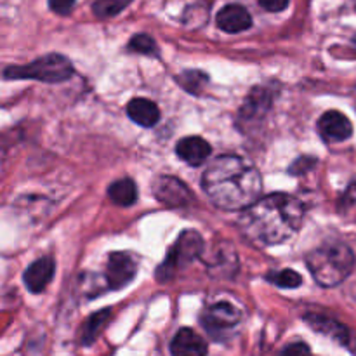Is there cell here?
Returning a JSON list of instances; mask_svg holds the SVG:
<instances>
[{
    "label": "cell",
    "instance_id": "cell-1",
    "mask_svg": "<svg viewBox=\"0 0 356 356\" xmlns=\"http://www.w3.org/2000/svg\"><path fill=\"white\" fill-rule=\"evenodd\" d=\"M205 193L225 211L249 209L261 198L263 181L256 167L238 155H222L207 167L202 179Z\"/></svg>",
    "mask_w": 356,
    "mask_h": 356
},
{
    "label": "cell",
    "instance_id": "cell-2",
    "mask_svg": "<svg viewBox=\"0 0 356 356\" xmlns=\"http://www.w3.org/2000/svg\"><path fill=\"white\" fill-rule=\"evenodd\" d=\"M305 207L296 197L275 193L259 198L240 218L243 235L264 245H280L302 226Z\"/></svg>",
    "mask_w": 356,
    "mask_h": 356
},
{
    "label": "cell",
    "instance_id": "cell-3",
    "mask_svg": "<svg viewBox=\"0 0 356 356\" xmlns=\"http://www.w3.org/2000/svg\"><path fill=\"white\" fill-rule=\"evenodd\" d=\"M306 264L316 284L322 287H336L353 271L355 254L346 243H325L308 254Z\"/></svg>",
    "mask_w": 356,
    "mask_h": 356
},
{
    "label": "cell",
    "instance_id": "cell-4",
    "mask_svg": "<svg viewBox=\"0 0 356 356\" xmlns=\"http://www.w3.org/2000/svg\"><path fill=\"white\" fill-rule=\"evenodd\" d=\"M73 75V65L68 58L61 54H45L35 59L30 65L9 66L3 72L6 79L38 80L45 83H59Z\"/></svg>",
    "mask_w": 356,
    "mask_h": 356
},
{
    "label": "cell",
    "instance_id": "cell-5",
    "mask_svg": "<svg viewBox=\"0 0 356 356\" xmlns=\"http://www.w3.org/2000/svg\"><path fill=\"white\" fill-rule=\"evenodd\" d=\"M202 252H204V240H202V236L197 232H193V229L183 232L172 245V249L169 250V254H167L165 261L156 270V280H172L177 271L183 270L184 266H188L197 257H200Z\"/></svg>",
    "mask_w": 356,
    "mask_h": 356
},
{
    "label": "cell",
    "instance_id": "cell-6",
    "mask_svg": "<svg viewBox=\"0 0 356 356\" xmlns=\"http://www.w3.org/2000/svg\"><path fill=\"white\" fill-rule=\"evenodd\" d=\"M240 320H242V312L232 302H218L205 309V313L202 315V323L212 336L233 329L235 325H238Z\"/></svg>",
    "mask_w": 356,
    "mask_h": 356
},
{
    "label": "cell",
    "instance_id": "cell-7",
    "mask_svg": "<svg viewBox=\"0 0 356 356\" xmlns=\"http://www.w3.org/2000/svg\"><path fill=\"white\" fill-rule=\"evenodd\" d=\"M153 191L155 197L170 209L186 207L191 202V191L188 190L186 184L172 176L159 177L153 184Z\"/></svg>",
    "mask_w": 356,
    "mask_h": 356
},
{
    "label": "cell",
    "instance_id": "cell-8",
    "mask_svg": "<svg viewBox=\"0 0 356 356\" xmlns=\"http://www.w3.org/2000/svg\"><path fill=\"white\" fill-rule=\"evenodd\" d=\"M106 282L110 291L124 289L136 277V261L127 252H113L108 256Z\"/></svg>",
    "mask_w": 356,
    "mask_h": 356
},
{
    "label": "cell",
    "instance_id": "cell-9",
    "mask_svg": "<svg viewBox=\"0 0 356 356\" xmlns=\"http://www.w3.org/2000/svg\"><path fill=\"white\" fill-rule=\"evenodd\" d=\"M305 322L312 327L316 332L323 334V336H329L330 339L337 341L339 344L346 346L348 350L356 351V339L351 334V330L348 327H344L343 323H339L337 320L329 318V316L318 315V313H308L305 316Z\"/></svg>",
    "mask_w": 356,
    "mask_h": 356
},
{
    "label": "cell",
    "instance_id": "cell-10",
    "mask_svg": "<svg viewBox=\"0 0 356 356\" xmlns=\"http://www.w3.org/2000/svg\"><path fill=\"white\" fill-rule=\"evenodd\" d=\"M318 132L325 141H346L353 134V125L350 118L341 111H327L318 120Z\"/></svg>",
    "mask_w": 356,
    "mask_h": 356
},
{
    "label": "cell",
    "instance_id": "cell-11",
    "mask_svg": "<svg viewBox=\"0 0 356 356\" xmlns=\"http://www.w3.org/2000/svg\"><path fill=\"white\" fill-rule=\"evenodd\" d=\"M56 271V264L52 257H40L35 263H31L28 266V270L24 271V285L28 287V291L38 294V292L44 291L49 285V282L52 280Z\"/></svg>",
    "mask_w": 356,
    "mask_h": 356
},
{
    "label": "cell",
    "instance_id": "cell-12",
    "mask_svg": "<svg viewBox=\"0 0 356 356\" xmlns=\"http://www.w3.org/2000/svg\"><path fill=\"white\" fill-rule=\"evenodd\" d=\"M216 21H218V26L226 33H240L252 26L250 13L238 3H229V6L222 7Z\"/></svg>",
    "mask_w": 356,
    "mask_h": 356
},
{
    "label": "cell",
    "instance_id": "cell-13",
    "mask_svg": "<svg viewBox=\"0 0 356 356\" xmlns=\"http://www.w3.org/2000/svg\"><path fill=\"white\" fill-rule=\"evenodd\" d=\"M211 145L198 136H188L183 138L176 146V153L183 162L191 167H200L205 160L211 156Z\"/></svg>",
    "mask_w": 356,
    "mask_h": 356
},
{
    "label": "cell",
    "instance_id": "cell-14",
    "mask_svg": "<svg viewBox=\"0 0 356 356\" xmlns=\"http://www.w3.org/2000/svg\"><path fill=\"white\" fill-rule=\"evenodd\" d=\"M172 356H207V344L191 329H181L170 343Z\"/></svg>",
    "mask_w": 356,
    "mask_h": 356
},
{
    "label": "cell",
    "instance_id": "cell-15",
    "mask_svg": "<svg viewBox=\"0 0 356 356\" xmlns=\"http://www.w3.org/2000/svg\"><path fill=\"white\" fill-rule=\"evenodd\" d=\"M127 115L132 122L141 127H153L160 120V110L153 101L136 97L127 104Z\"/></svg>",
    "mask_w": 356,
    "mask_h": 356
},
{
    "label": "cell",
    "instance_id": "cell-16",
    "mask_svg": "<svg viewBox=\"0 0 356 356\" xmlns=\"http://www.w3.org/2000/svg\"><path fill=\"white\" fill-rule=\"evenodd\" d=\"M108 197L113 204L122 205V207H131L136 200H138V188L136 183L129 177L118 179L110 184L108 188Z\"/></svg>",
    "mask_w": 356,
    "mask_h": 356
},
{
    "label": "cell",
    "instance_id": "cell-17",
    "mask_svg": "<svg viewBox=\"0 0 356 356\" xmlns=\"http://www.w3.org/2000/svg\"><path fill=\"white\" fill-rule=\"evenodd\" d=\"M110 309H101V312L94 313V315H90L89 318H87V322L83 323L82 327V332H80V343H82L83 346H89V344H92L94 341L97 339V336H99V332L103 330V327L106 325V322L110 320Z\"/></svg>",
    "mask_w": 356,
    "mask_h": 356
},
{
    "label": "cell",
    "instance_id": "cell-18",
    "mask_svg": "<svg viewBox=\"0 0 356 356\" xmlns=\"http://www.w3.org/2000/svg\"><path fill=\"white\" fill-rule=\"evenodd\" d=\"M132 0H94L92 13L97 17H113L125 9Z\"/></svg>",
    "mask_w": 356,
    "mask_h": 356
},
{
    "label": "cell",
    "instance_id": "cell-19",
    "mask_svg": "<svg viewBox=\"0 0 356 356\" xmlns=\"http://www.w3.org/2000/svg\"><path fill=\"white\" fill-rule=\"evenodd\" d=\"M268 104H270V94L264 89H257V94H250L249 101H247L245 106L242 108V113L245 115L247 118L259 117L261 110L266 111Z\"/></svg>",
    "mask_w": 356,
    "mask_h": 356
},
{
    "label": "cell",
    "instance_id": "cell-20",
    "mask_svg": "<svg viewBox=\"0 0 356 356\" xmlns=\"http://www.w3.org/2000/svg\"><path fill=\"white\" fill-rule=\"evenodd\" d=\"M268 282L280 289H298L302 284V277L294 270H282L277 273H268Z\"/></svg>",
    "mask_w": 356,
    "mask_h": 356
},
{
    "label": "cell",
    "instance_id": "cell-21",
    "mask_svg": "<svg viewBox=\"0 0 356 356\" xmlns=\"http://www.w3.org/2000/svg\"><path fill=\"white\" fill-rule=\"evenodd\" d=\"M177 82L183 89H186L188 92H193V94H200L202 92V87L207 83V75L202 72H184L177 76Z\"/></svg>",
    "mask_w": 356,
    "mask_h": 356
},
{
    "label": "cell",
    "instance_id": "cell-22",
    "mask_svg": "<svg viewBox=\"0 0 356 356\" xmlns=\"http://www.w3.org/2000/svg\"><path fill=\"white\" fill-rule=\"evenodd\" d=\"M129 49L131 51L139 52V54H146V56H156L159 54V47H156L155 40H153L149 35L139 33L136 37L131 38L129 42Z\"/></svg>",
    "mask_w": 356,
    "mask_h": 356
},
{
    "label": "cell",
    "instance_id": "cell-23",
    "mask_svg": "<svg viewBox=\"0 0 356 356\" xmlns=\"http://www.w3.org/2000/svg\"><path fill=\"white\" fill-rule=\"evenodd\" d=\"M280 356H312V350H309L308 344L305 343H294L289 344Z\"/></svg>",
    "mask_w": 356,
    "mask_h": 356
},
{
    "label": "cell",
    "instance_id": "cell-24",
    "mask_svg": "<svg viewBox=\"0 0 356 356\" xmlns=\"http://www.w3.org/2000/svg\"><path fill=\"white\" fill-rule=\"evenodd\" d=\"M257 2L263 9L270 10V13H280V10L287 9L289 6V0H257Z\"/></svg>",
    "mask_w": 356,
    "mask_h": 356
},
{
    "label": "cell",
    "instance_id": "cell-25",
    "mask_svg": "<svg viewBox=\"0 0 356 356\" xmlns=\"http://www.w3.org/2000/svg\"><path fill=\"white\" fill-rule=\"evenodd\" d=\"M73 3L75 0H49V7L56 14H68L73 9Z\"/></svg>",
    "mask_w": 356,
    "mask_h": 356
},
{
    "label": "cell",
    "instance_id": "cell-26",
    "mask_svg": "<svg viewBox=\"0 0 356 356\" xmlns=\"http://www.w3.org/2000/svg\"><path fill=\"white\" fill-rule=\"evenodd\" d=\"M353 3H355V9H356V0H353Z\"/></svg>",
    "mask_w": 356,
    "mask_h": 356
}]
</instances>
